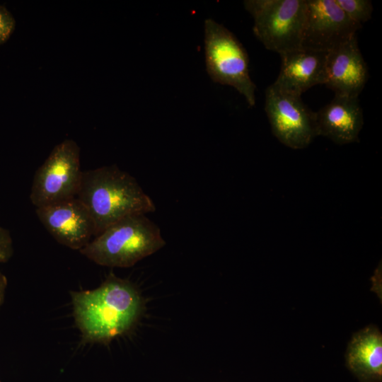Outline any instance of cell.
Listing matches in <instances>:
<instances>
[{
  "instance_id": "obj_2",
  "label": "cell",
  "mask_w": 382,
  "mask_h": 382,
  "mask_svg": "<svg viewBox=\"0 0 382 382\" xmlns=\"http://www.w3.org/2000/svg\"><path fill=\"white\" fill-rule=\"evenodd\" d=\"M76 197L92 217L94 237L127 216L156 209L137 180L115 165L83 171Z\"/></svg>"
},
{
  "instance_id": "obj_13",
  "label": "cell",
  "mask_w": 382,
  "mask_h": 382,
  "mask_svg": "<svg viewBox=\"0 0 382 382\" xmlns=\"http://www.w3.org/2000/svg\"><path fill=\"white\" fill-rule=\"evenodd\" d=\"M346 364L361 382H381L382 334L377 327L368 326L353 335Z\"/></svg>"
},
{
  "instance_id": "obj_7",
  "label": "cell",
  "mask_w": 382,
  "mask_h": 382,
  "mask_svg": "<svg viewBox=\"0 0 382 382\" xmlns=\"http://www.w3.org/2000/svg\"><path fill=\"white\" fill-rule=\"evenodd\" d=\"M265 110L272 134L282 144L302 149L317 136L316 113L303 103L301 96L271 84L265 91Z\"/></svg>"
},
{
  "instance_id": "obj_15",
  "label": "cell",
  "mask_w": 382,
  "mask_h": 382,
  "mask_svg": "<svg viewBox=\"0 0 382 382\" xmlns=\"http://www.w3.org/2000/svg\"><path fill=\"white\" fill-rule=\"evenodd\" d=\"M16 22L7 9L0 6V44L6 41L15 29Z\"/></svg>"
},
{
  "instance_id": "obj_16",
  "label": "cell",
  "mask_w": 382,
  "mask_h": 382,
  "mask_svg": "<svg viewBox=\"0 0 382 382\" xmlns=\"http://www.w3.org/2000/svg\"><path fill=\"white\" fill-rule=\"evenodd\" d=\"M13 253V241L8 230L0 226V262H7Z\"/></svg>"
},
{
  "instance_id": "obj_5",
  "label": "cell",
  "mask_w": 382,
  "mask_h": 382,
  "mask_svg": "<svg viewBox=\"0 0 382 382\" xmlns=\"http://www.w3.org/2000/svg\"><path fill=\"white\" fill-rule=\"evenodd\" d=\"M243 5L266 49L281 55L301 47L307 0H247Z\"/></svg>"
},
{
  "instance_id": "obj_11",
  "label": "cell",
  "mask_w": 382,
  "mask_h": 382,
  "mask_svg": "<svg viewBox=\"0 0 382 382\" xmlns=\"http://www.w3.org/2000/svg\"><path fill=\"white\" fill-rule=\"evenodd\" d=\"M315 113L317 136L326 137L338 145L359 141L364 116L358 97L335 94Z\"/></svg>"
},
{
  "instance_id": "obj_10",
  "label": "cell",
  "mask_w": 382,
  "mask_h": 382,
  "mask_svg": "<svg viewBox=\"0 0 382 382\" xmlns=\"http://www.w3.org/2000/svg\"><path fill=\"white\" fill-rule=\"evenodd\" d=\"M368 78L357 35L327 52L323 84L335 94L358 97Z\"/></svg>"
},
{
  "instance_id": "obj_3",
  "label": "cell",
  "mask_w": 382,
  "mask_h": 382,
  "mask_svg": "<svg viewBox=\"0 0 382 382\" xmlns=\"http://www.w3.org/2000/svg\"><path fill=\"white\" fill-rule=\"evenodd\" d=\"M165 245L158 225L146 214H133L106 228L79 251L99 265L129 267Z\"/></svg>"
},
{
  "instance_id": "obj_17",
  "label": "cell",
  "mask_w": 382,
  "mask_h": 382,
  "mask_svg": "<svg viewBox=\"0 0 382 382\" xmlns=\"http://www.w3.org/2000/svg\"><path fill=\"white\" fill-rule=\"evenodd\" d=\"M8 284L6 277L0 272V306L4 303L6 290Z\"/></svg>"
},
{
  "instance_id": "obj_4",
  "label": "cell",
  "mask_w": 382,
  "mask_h": 382,
  "mask_svg": "<svg viewBox=\"0 0 382 382\" xmlns=\"http://www.w3.org/2000/svg\"><path fill=\"white\" fill-rule=\"evenodd\" d=\"M204 53L212 81L232 86L254 106L256 86L250 76L248 53L233 33L210 18L204 22Z\"/></svg>"
},
{
  "instance_id": "obj_14",
  "label": "cell",
  "mask_w": 382,
  "mask_h": 382,
  "mask_svg": "<svg viewBox=\"0 0 382 382\" xmlns=\"http://www.w3.org/2000/svg\"><path fill=\"white\" fill-rule=\"evenodd\" d=\"M347 16L357 23L369 21L374 10L370 0H335Z\"/></svg>"
},
{
  "instance_id": "obj_12",
  "label": "cell",
  "mask_w": 382,
  "mask_h": 382,
  "mask_svg": "<svg viewBox=\"0 0 382 382\" xmlns=\"http://www.w3.org/2000/svg\"><path fill=\"white\" fill-rule=\"evenodd\" d=\"M326 52L304 47L281 54V68L272 83L278 89L301 96L310 88L323 84Z\"/></svg>"
},
{
  "instance_id": "obj_6",
  "label": "cell",
  "mask_w": 382,
  "mask_h": 382,
  "mask_svg": "<svg viewBox=\"0 0 382 382\" xmlns=\"http://www.w3.org/2000/svg\"><path fill=\"white\" fill-rule=\"evenodd\" d=\"M82 173L79 146L72 139L63 140L35 173L32 204L38 208L76 197Z\"/></svg>"
},
{
  "instance_id": "obj_1",
  "label": "cell",
  "mask_w": 382,
  "mask_h": 382,
  "mask_svg": "<svg viewBox=\"0 0 382 382\" xmlns=\"http://www.w3.org/2000/svg\"><path fill=\"white\" fill-rule=\"evenodd\" d=\"M76 325L83 339L108 343L137 322L142 302L130 282L110 274L96 289L71 291Z\"/></svg>"
},
{
  "instance_id": "obj_8",
  "label": "cell",
  "mask_w": 382,
  "mask_h": 382,
  "mask_svg": "<svg viewBox=\"0 0 382 382\" xmlns=\"http://www.w3.org/2000/svg\"><path fill=\"white\" fill-rule=\"evenodd\" d=\"M361 28L335 0H307L301 47L328 52L357 35Z\"/></svg>"
},
{
  "instance_id": "obj_9",
  "label": "cell",
  "mask_w": 382,
  "mask_h": 382,
  "mask_svg": "<svg viewBox=\"0 0 382 382\" xmlns=\"http://www.w3.org/2000/svg\"><path fill=\"white\" fill-rule=\"evenodd\" d=\"M36 214L50 235L71 249L81 250L95 236L92 217L77 197L36 208Z\"/></svg>"
}]
</instances>
